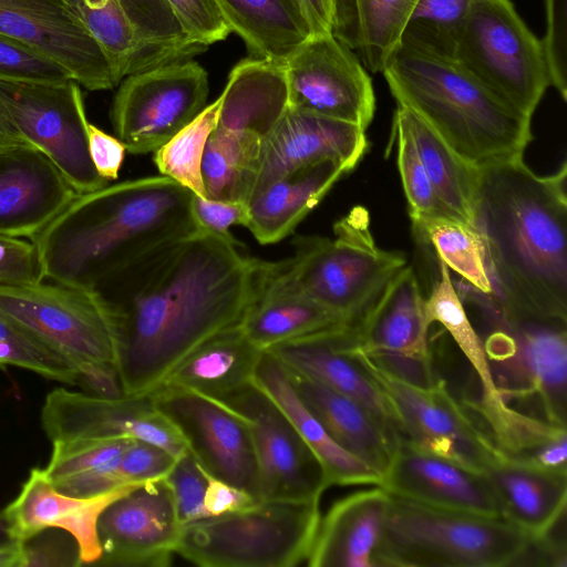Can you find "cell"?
Segmentation results:
<instances>
[{
    "label": "cell",
    "instance_id": "cell-8",
    "mask_svg": "<svg viewBox=\"0 0 567 567\" xmlns=\"http://www.w3.org/2000/svg\"><path fill=\"white\" fill-rule=\"evenodd\" d=\"M320 501L261 498L181 526L175 554L203 567H292L307 561Z\"/></svg>",
    "mask_w": 567,
    "mask_h": 567
},
{
    "label": "cell",
    "instance_id": "cell-39",
    "mask_svg": "<svg viewBox=\"0 0 567 567\" xmlns=\"http://www.w3.org/2000/svg\"><path fill=\"white\" fill-rule=\"evenodd\" d=\"M262 143L258 136L215 126L202 161L206 197L248 203L257 183Z\"/></svg>",
    "mask_w": 567,
    "mask_h": 567
},
{
    "label": "cell",
    "instance_id": "cell-57",
    "mask_svg": "<svg viewBox=\"0 0 567 567\" xmlns=\"http://www.w3.org/2000/svg\"><path fill=\"white\" fill-rule=\"evenodd\" d=\"M0 567H23V554L20 542L0 545Z\"/></svg>",
    "mask_w": 567,
    "mask_h": 567
},
{
    "label": "cell",
    "instance_id": "cell-29",
    "mask_svg": "<svg viewBox=\"0 0 567 567\" xmlns=\"http://www.w3.org/2000/svg\"><path fill=\"white\" fill-rule=\"evenodd\" d=\"M347 173L341 165L324 161L270 181L249 198L246 227L262 245L282 240Z\"/></svg>",
    "mask_w": 567,
    "mask_h": 567
},
{
    "label": "cell",
    "instance_id": "cell-26",
    "mask_svg": "<svg viewBox=\"0 0 567 567\" xmlns=\"http://www.w3.org/2000/svg\"><path fill=\"white\" fill-rule=\"evenodd\" d=\"M353 326L277 346L270 352L296 370L354 400L400 440L391 408L378 384L348 349Z\"/></svg>",
    "mask_w": 567,
    "mask_h": 567
},
{
    "label": "cell",
    "instance_id": "cell-49",
    "mask_svg": "<svg viewBox=\"0 0 567 567\" xmlns=\"http://www.w3.org/2000/svg\"><path fill=\"white\" fill-rule=\"evenodd\" d=\"M546 29L540 40L549 85L567 97V0H544Z\"/></svg>",
    "mask_w": 567,
    "mask_h": 567
},
{
    "label": "cell",
    "instance_id": "cell-34",
    "mask_svg": "<svg viewBox=\"0 0 567 567\" xmlns=\"http://www.w3.org/2000/svg\"><path fill=\"white\" fill-rule=\"evenodd\" d=\"M419 0H334L331 33L368 72L383 71Z\"/></svg>",
    "mask_w": 567,
    "mask_h": 567
},
{
    "label": "cell",
    "instance_id": "cell-36",
    "mask_svg": "<svg viewBox=\"0 0 567 567\" xmlns=\"http://www.w3.org/2000/svg\"><path fill=\"white\" fill-rule=\"evenodd\" d=\"M396 109L442 206L450 216L473 227L478 167L457 155L413 112L400 105Z\"/></svg>",
    "mask_w": 567,
    "mask_h": 567
},
{
    "label": "cell",
    "instance_id": "cell-38",
    "mask_svg": "<svg viewBox=\"0 0 567 567\" xmlns=\"http://www.w3.org/2000/svg\"><path fill=\"white\" fill-rule=\"evenodd\" d=\"M133 439L52 443L47 477L60 492L93 496L123 486L117 475L121 458ZM127 485V484H126Z\"/></svg>",
    "mask_w": 567,
    "mask_h": 567
},
{
    "label": "cell",
    "instance_id": "cell-48",
    "mask_svg": "<svg viewBox=\"0 0 567 567\" xmlns=\"http://www.w3.org/2000/svg\"><path fill=\"white\" fill-rule=\"evenodd\" d=\"M192 42L203 48L231 31L217 0H166Z\"/></svg>",
    "mask_w": 567,
    "mask_h": 567
},
{
    "label": "cell",
    "instance_id": "cell-19",
    "mask_svg": "<svg viewBox=\"0 0 567 567\" xmlns=\"http://www.w3.org/2000/svg\"><path fill=\"white\" fill-rule=\"evenodd\" d=\"M181 524L165 480L143 483L111 503L97 522V566L167 567Z\"/></svg>",
    "mask_w": 567,
    "mask_h": 567
},
{
    "label": "cell",
    "instance_id": "cell-13",
    "mask_svg": "<svg viewBox=\"0 0 567 567\" xmlns=\"http://www.w3.org/2000/svg\"><path fill=\"white\" fill-rule=\"evenodd\" d=\"M208 93L207 72L194 61L130 74L110 112L115 136L131 154L154 153L206 107Z\"/></svg>",
    "mask_w": 567,
    "mask_h": 567
},
{
    "label": "cell",
    "instance_id": "cell-7",
    "mask_svg": "<svg viewBox=\"0 0 567 567\" xmlns=\"http://www.w3.org/2000/svg\"><path fill=\"white\" fill-rule=\"evenodd\" d=\"M487 328L481 337L491 373L502 398L527 401L542 417L567 424V321L506 312L493 293L467 284L457 289Z\"/></svg>",
    "mask_w": 567,
    "mask_h": 567
},
{
    "label": "cell",
    "instance_id": "cell-40",
    "mask_svg": "<svg viewBox=\"0 0 567 567\" xmlns=\"http://www.w3.org/2000/svg\"><path fill=\"white\" fill-rule=\"evenodd\" d=\"M102 50L115 85L141 72V47L122 0H61Z\"/></svg>",
    "mask_w": 567,
    "mask_h": 567
},
{
    "label": "cell",
    "instance_id": "cell-6",
    "mask_svg": "<svg viewBox=\"0 0 567 567\" xmlns=\"http://www.w3.org/2000/svg\"><path fill=\"white\" fill-rule=\"evenodd\" d=\"M0 313L69 360L86 392L123 395L112 319L96 291L48 279L0 284Z\"/></svg>",
    "mask_w": 567,
    "mask_h": 567
},
{
    "label": "cell",
    "instance_id": "cell-20",
    "mask_svg": "<svg viewBox=\"0 0 567 567\" xmlns=\"http://www.w3.org/2000/svg\"><path fill=\"white\" fill-rule=\"evenodd\" d=\"M0 33L40 50L90 91L116 86L102 50L61 0H0Z\"/></svg>",
    "mask_w": 567,
    "mask_h": 567
},
{
    "label": "cell",
    "instance_id": "cell-41",
    "mask_svg": "<svg viewBox=\"0 0 567 567\" xmlns=\"http://www.w3.org/2000/svg\"><path fill=\"white\" fill-rule=\"evenodd\" d=\"M412 225L449 269L476 290L493 293L484 244L473 227L449 215L419 218L412 220Z\"/></svg>",
    "mask_w": 567,
    "mask_h": 567
},
{
    "label": "cell",
    "instance_id": "cell-5",
    "mask_svg": "<svg viewBox=\"0 0 567 567\" xmlns=\"http://www.w3.org/2000/svg\"><path fill=\"white\" fill-rule=\"evenodd\" d=\"M390 497L374 567L516 566L530 543V537L506 518Z\"/></svg>",
    "mask_w": 567,
    "mask_h": 567
},
{
    "label": "cell",
    "instance_id": "cell-32",
    "mask_svg": "<svg viewBox=\"0 0 567 567\" xmlns=\"http://www.w3.org/2000/svg\"><path fill=\"white\" fill-rule=\"evenodd\" d=\"M262 354L240 326H234L194 349L163 383L225 402L254 383Z\"/></svg>",
    "mask_w": 567,
    "mask_h": 567
},
{
    "label": "cell",
    "instance_id": "cell-16",
    "mask_svg": "<svg viewBox=\"0 0 567 567\" xmlns=\"http://www.w3.org/2000/svg\"><path fill=\"white\" fill-rule=\"evenodd\" d=\"M41 425L51 443L133 439L179 457L188 451L179 431L147 395L104 398L58 388L47 394Z\"/></svg>",
    "mask_w": 567,
    "mask_h": 567
},
{
    "label": "cell",
    "instance_id": "cell-30",
    "mask_svg": "<svg viewBox=\"0 0 567 567\" xmlns=\"http://www.w3.org/2000/svg\"><path fill=\"white\" fill-rule=\"evenodd\" d=\"M504 517L532 539L547 535L566 516L567 472L502 457L487 472Z\"/></svg>",
    "mask_w": 567,
    "mask_h": 567
},
{
    "label": "cell",
    "instance_id": "cell-46",
    "mask_svg": "<svg viewBox=\"0 0 567 567\" xmlns=\"http://www.w3.org/2000/svg\"><path fill=\"white\" fill-rule=\"evenodd\" d=\"M0 80L59 83L73 78L64 66L40 50L0 33Z\"/></svg>",
    "mask_w": 567,
    "mask_h": 567
},
{
    "label": "cell",
    "instance_id": "cell-51",
    "mask_svg": "<svg viewBox=\"0 0 567 567\" xmlns=\"http://www.w3.org/2000/svg\"><path fill=\"white\" fill-rule=\"evenodd\" d=\"M20 543L23 567L81 566L74 538L62 529L47 528Z\"/></svg>",
    "mask_w": 567,
    "mask_h": 567
},
{
    "label": "cell",
    "instance_id": "cell-35",
    "mask_svg": "<svg viewBox=\"0 0 567 567\" xmlns=\"http://www.w3.org/2000/svg\"><path fill=\"white\" fill-rule=\"evenodd\" d=\"M251 56L284 63L311 35L298 0H217Z\"/></svg>",
    "mask_w": 567,
    "mask_h": 567
},
{
    "label": "cell",
    "instance_id": "cell-9",
    "mask_svg": "<svg viewBox=\"0 0 567 567\" xmlns=\"http://www.w3.org/2000/svg\"><path fill=\"white\" fill-rule=\"evenodd\" d=\"M334 238L305 237L282 261L288 278L308 297L357 326L386 282L406 264L380 248L368 210L353 207L333 226Z\"/></svg>",
    "mask_w": 567,
    "mask_h": 567
},
{
    "label": "cell",
    "instance_id": "cell-52",
    "mask_svg": "<svg viewBox=\"0 0 567 567\" xmlns=\"http://www.w3.org/2000/svg\"><path fill=\"white\" fill-rule=\"evenodd\" d=\"M44 279L33 241L0 235V284H33Z\"/></svg>",
    "mask_w": 567,
    "mask_h": 567
},
{
    "label": "cell",
    "instance_id": "cell-58",
    "mask_svg": "<svg viewBox=\"0 0 567 567\" xmlns=\"http://www.w3.org/2000/svg\"><path fill=\"white\" fill-rule=\"evenodd\" d=\"M11 542H17L13 539L11 534L10 520L4 513V511L0 512V545L8 544Z\"/></svg>",
    "mask_w": 567,
    "mask_h": 567
},
{
    "label": "cell",
    "instance_id": "cell-28",
    "mask_svg": "<svg viewBox=\"0 0 567 567\" xmlns=\"http://www.w3.org/2000/svg\"><path fill=\"white\" fill-rule=\"evenodd\" d=\"M284 368L301 402L329 435L382 478L399 440L354 400L296 370Z\"/></svg>",
    "mask_w": 567,
    "mask_h": 567
},
{
    "label": "cell",
    "instance_id": "cell-23",
    "mask_svg": "<svg viewBox=\"0 0 567 567\" xmlns=\"http://www.w3.org/2000/svg\"><path fill=\"white\" fill-rule=\"evenodd\" d=\"M141 484H127L93 496H72L56 489L44 470L32 468L18 496L3 509L14 540L58 528L75 540L81 565H95L102 555L97 522L102 512L115 499Z\"/></svg>",
    "mask_w": 567,
    "mask_h": 567
},
{
    "label": "cell",
    "instance_id": "cell-3",
    "mask_svg": "<svg viewBox=\"0 0 567 567\" xmlns=\"http://www.w3.org/2000/svg\"><path fill=\"white\" fill-rule=\"evenodd\" d=\"M193 192L159 175L78 194L35 237L44 279L93 290L109 277L198 231Z\"/></svg>",
    "mask_w": 567,
    "mask_h": 567
},
{
    "label": "cell",
    "instance_id": "cell-21",
    "mask_svg": "<svg viewBox=\"0 0 567 567\" xmlns=\"http://www.w3.org/2000/svg\"><path fill=\"white\" fill-rule=\"evenodd\" d=\"M392 495L423 505L504 517L487 474L398 441L380 485Z\"/></svg>",
    "mask_w": 567,
    "mask_h": 567
},
{
    "label": "cell",
    "instance_id": "cell-44",
    "mask_svg": "<svg viewBox=\"0 0 567 567\" xmlns=\"http://www.w3.org/2000/svg\"><path fill=\"white\" fill-rule=\"evenodd\" d=\"M14 367L68 385H79L76 368L0 313V368Z\"/></svg>",
    "mask_w": 567,
    "mask_h": 567
},
{
    "label": "cell",
    "instance_id": "cell-12",
    "mask_svg": "<svg viewBox=\"0 0 567 567\" xmlns=\"http://www.w3.org/2000/svg\"><path fill=\"white\" fill-rule=\"evenodd\" d=\"M348 349L383 392L401 441L484 473L505 456L443 380L416 385L378 364L355 339Z\"/></svg>",
    "mask_w": 567,
    "mask_h": 567
},
{
    "label": "cell",
    "instance_id": "cell-15",
    "mask_svg": "<svg viewBox=\"0 0 567 567\" xmlns=\"http://www.w3.org/2000/svg\"><path fill=\"white\" fill-rule=\"evenodd\" d=\"M284 69L289 107L367 130L375 111L371 78L332 33L309 35L284 61Z\"/></svg>",
    "mask_w": 567,
    "mask_h": 567
},
{
    "label": "cell",
    "instance_id": "cell-55",
    "mask_svg": "<svg viewBox=\"0 0 567 567\" xmlns=\"http://www.w3.org/2000/svg\"><path fill=\"white\" fill-rule=\"evenodd\" d=\"M206 475L204 505L209 516L239 512L256 505L261 499L238 486L210 475L207 471Z\"/></svg>",
    "mask_w": 567,
    "mask_h": 567
},
{
    "label": "cell",
    "instance_id": "cell-25",
    "mask_svg": "<svg viewBox=\"0 0 567 567\" xmlns=\"http://www.w3.org/2000/svg\"><path fill=\"white\" fill-rule=\"evenodd\" d=\"M239 326L258 349L268 351L352 324L303 293L286 275L282 261H267Z\"/></svg>",
    "mask_w": 567,
    "mask_h": 567
},
{
    "label": "cell",
    "instance_id": "cell-53",
    "mask_svg": "<svg viewBox=\"0 0 567 567\" xmlns=\"http://www.w3.org/2000/svg\"><path fill=\"white\" fill-rule=\"evenodd\" d=\"M192 207L202 229L226 237L233 236L231 226L246 227L249 218L247 203L239 200L212 199L193 193Z\"/></svg>",
    "mask_w": 567,
    "mask_h": 567
},
{
    "label": "cell",
    "instance_id": "cell-24",
    "mask_svg": "<svg viewBox=\"0 0 567 567\" xmlns=\"http://www.w3.org/2000/svg\"><path fill=\"white\" fill-rule=\"evenodd\" d=\"M76 195L39 150L29 145L0 150V235L31 240Z\"/></svg>",
    "mask_w": 567,
    "mask_h": 567
},
{
    "label": "cell",
    "instance_id": "cell-11",
    "mask_svg": "<svg viewBox=\"0 0 567 567\" xmlns=\"http://www.w3.org/2000/svg\"><path fill=\"white\" fill-rule=\"evenodd\" d=\"M89 123L82 92L74 80H0V127L21 144L47 155L78 194L109 184L90 157Z\"/></svg>",
    "mask_w": 567,
    "mask_h": 567
},
{
    "label": "cell",
    "instance_id": "cell-33",
    "mask_svg": "<svg viewBox=\"0 0 567 567\" xmlns=\"http://www.w3.org/2000/svg\"><path fill=\"white\" fill-rule=\"evenodd\" d=\"M254 383L269 395L291 421L321 462L331 485H380L381 475L341 447L301 402L284 365L270 352L264 351Z\"/></svg>",
    "mask_w": 567,
    "mask_h": 567
},
{
    "label": "cell",
    "instance_id": "cell-45",
    "mask_svg": "<svg viewBox=\"0 0 567 567\" xmlns=\"http://www.w3.org/2000/svg\"><path fill=\"white\" fill-rule=\"evenodd\" d=\"M391 140L396 144L398 167L411 220L449 215L434 192L413 138L398 109L393 115Z\"/></svg>",
    "mask_w": 567,
    "mask_h": 567
},
{
    "label": "cell",
    "instance_id": "cell-47",
    "mask_svg": "<svg viewBox=\"0 0 567 567\" xmlns=\"http://www.w3.org/2000/svg\"><path fill=\"white\" fill-rule=\"evenodd\" d=\"M164 480L172 492L181 525L209 517L204 505L206 471L189 450L177 458Z\"/></svg>",
    "mask_w": 567,
    "mask_h": 567
},
{
    "label": "cell",
    "instance_id": "cell-2",
    "mask_svg": "<svg viewBox=\"0 0 567 567\" xmlns=\"http://www.w3.org/2000/svg\"><path fill=\"white\" fill-rule=\"evenodd\" d=\"M566 178L565 162L550 175L523 158L478 167L473 227L508 313L567 321Z\"/></svg>",
    "mask_w": 567,
    "mask_h": 567
},
{
    "label": "cell",
    "instance_id": "cell-10",
    "mask_svg": "<svg viewBox=\"0 0 567 567\" xmlns=\"http://www.w3.org/2000/svg\"><path fill=\"white\" fill-rule=\"evenodd\" d=\"M454 59L529 117L550 86L542 42L509 0H472Z\"/></svg>",
    "mask_w": 567,
    "mask_h": 567
},
{
    "label": "cell",
    "instance_id": "cell-56",
    "mask_svg": "<svg viewBox=\"0 0 567 567\" xmlns=\"http://www.w3.org/2000/svg\"><path fill=\"white\" fill-rule=\"evenodd\" d=\"M311 34L331 33L334 0H298Z\"/></svg>",
    "mask_w": 567,
    "mask_h": 567
},
{
    "label": "cell",
    "instance_id": "cell-37",
    "mask_svg": "<svg viewBox=\"0 0 567 567\" xmlns=\"http://www.w3.org/2000/svg\"><path fill=\"white\" fill-rule=\"evenodd\" d=\"M440 278L425 298V320L429 327L439 322L450 333L471 364L481 384V399L468 400L467 405L478 415L502 410L507 402L496 388L483 341L466 313L447 266L437 258Z\"/></svg>",
    "mask_w": 567,
    "mask_h": 567
},
{
    "label": "cell",
    "instance_id": "cell-1",
    "mask_svg": "<svg viewBox=\"0 0 567 567\" xmlns=\"http://www.w3.org/2000/svg\"><path fill=\"white\" fill-rule=\"evenodd\" d=\"M266 266L233 236L199 229L99 284L124 395L150 394L199 344L238 326Z\"/></svg>",
    "mask_w": 567,
    "mask_h": 567
},
{
    "label": "cell",
    "instance_id": "cell-4",
    "mask_svg": "<svg viewBox=\"0 0 567 567\" xmlns=\"http://www.w3.org/2000/svg\"><path fill=\"white\" fill-rule=\"evenodd\" d=\"M382 74L398 105L476 167L523 158L532 117L515 110L456 59L401 41Z\"/></svg>",
    "mask_w": 567,
    "mask_h": 567
},
{
    "label": "cell",
    "instance_id": "cell-22",
    "mask_svg": "<svg viewBox=\"0 0 567 567\" xmlns=\"http://www.w3.org/2000/svg\"><path fill=\"white\" fill-rule=\"evenodd\" d=\"M368 146L360 126L288 106L264 140L254 192L282 175L324 161L351 172Z\"/></svg>",
    "mask_w": 567,
    "mask_h": 567
},
{
    "label": "cell",
    "instance_id": "cell-42",
    "mask_svg": "<svg viewBox=\"0 0 567 567\" xmlns=\"http://www.w3.org/2000/svg\"><path fill=\"white\" fill-rule=\"evenodd\" d=\"M220 105L221 95L154 152V162L161 175L202 197H206L202 161L208 137L217 124Z\"/></svg>",
    "mask_w": 567,
    "mask_h": 567
},
{
    "label": "cell",
    "instance_id": "cell-50",
    "mask_svg": "<svg viewBox=\"0 0 567 567\" xmlns=\"http://www.w3.org/2000/svg\"><path fill=\"white\" fill-rule=\"evenodd\" d=\"M177 458L159 445L133 440L121 458L117 475L124 485L163 480L172 471Z\"/></svg>",
    "mask_w": 567,
    "mask_h": 567
},
{
    "label": "cell",
    "instance_id": "cell-17",
    "mask_svg": "<svg viewBox=\"0 0 567 567\" xmlns=\"http://www.w3.org/2000/svg\"><path fill=\"white\" fill-rule=\"evenodd\" d=\"M223 403L249 423L260 498L320 501L331 486L324 467L276 402L252 383Z\"/></svg>",
    "mask_w": 567,
    "mask_h": 567
},
{
    "label": "cell",
    "instance_id": "cell-31",
    "mask_svg": "<svg viewBox=\"0 0 567 567\" xmlns=\"http://www.w3.org/2000/svg\"><path fill=\"white\" fill-rule=\"evenodd\" d=\"M220 95L216 127L265 140L288 109L284 63L254 56L241 60Z\"/></svg>",
    "mask_w": 567,
    "mask_h": 567
},
{
    "label": "cell",
    "instance_id": "cell-54",
    "mask_svg": "<svg viewBox=\"0 0 567 567\" xmlns=\"http://www.w3.org/2000/svg\"><path fill=\"white\" fill-rule=\"evenodd\" d=\"M89 153L91 161L105 181H115L122 167L126 148L116 137L89 123Z\"/></svg>",
    "mask_w": 567,
    "mask_h": 567
},
{
    "label": "cell",
    "instance_id": "cell-18",
    "mask_svg": "<svg viewBox=\"0 0 567 567\" xmlns=\"http://www.w3.org/2000/svg\"><path fill=\"white\" fill-rule=\"evenodd\" d=\"M425 298L411 266L405 265L383 287L355 326L362 350L393 375L430 386L434 373L427 342Z\"/></svg>",
    "mask_w": 567,
    "mask_h": 567
},
{
    "label": "cell",
    "instance_id": "cell-14",
    "mask_svg": "<svg viewBox=\"0 0 567 567\" xmlns=\"http://www.w3.org/2000/svg\"><path fill=\"white\" fill-rule=\"evenodd\" d=\"M148 395L210 475L260 498L252 434L240 413L223 402L171 383H162Z\"/></svg>",
    "mask_w": 567,
    "mask_h": 567
},
{
    "label": "cell",
    "instance_id": "cell-59",
    "mask_svg": "<svg viewBox=\"0 0 567 567\" xmlns=\"http://www.w3.org/2000/svg\"><path fill=\"white\" fill-rule=\"evenodd\" d=\"M16 145H24V144H21L20 142L16 141L11 136H9L0 127V150H4V148L12 147V146H16Z\"/></svg>",
    "mask_w": 567,
    "mask_h": 567
},
{
    "label": "cell",
    "instance_id": "cell-43",
    "mask_svg": "<svg viewBox=\"0 0 567 567\" xmlns=\"http://www.w3.org/2000/svg\"><path fill=\"white\" fill-rule=\"evenodd\" d=\"M472 0H419L401 41L454 58Z\"/></svg>",
    "mask_w": 567,
    "mask_h": 567
},
{
    "label": "cell",
    "instance_id": "cell-27",
    "mask_svg": "<svg viewBox=\"0 0 567 567\" xmlns=\"http://www.w3.org/2000/svg\"><path fill=\"white\" fill-rule=\"evenodd\" d=\"M390 494L383 487L357 491L338 499L320 518L307 559L310 567H374Z\"/></svg>",
    "mask_w": 567,
    "mask_h": 567
}]
</instances>
